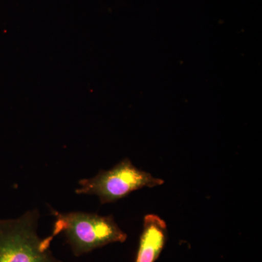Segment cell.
Returning a JSON list of instances; mask_svg holds the SVG:
<instances>
[{"label":"cell","instance_id":"cell-1","mask_svg":"<svg viewBox=\"0 0 262 262\" xmlns=\"http://www.w3.org/2000/svg\"><path fill=\"white\" fill-rule=\"evenodd\" d=\"M56 222L51 235L63 233L77 257L113 243H124L127 234L120 228L113 215L102 216L85 212L53 211Z\"/></svg>","mask_w":262,"mask_h":262},{"label":"cell","instance_id":"cell-2","mask_svg":"<svg viewBox=\"0 0 262 262\" xmlns=\"http://www.w3.org/2000/svg\"><path fill=\"white\" fill-rule=\"evenodd\" d=\"M39 212H26L16 219H0V262H62L51 250L54 237L38 234Z\"/></svg>","mask_w":262,"mask_h":262},{"label":"cell","instance_id":"cell-4","mask_svg":"<svg viewBox=\"0 0 262 262\" xmlns=\"http://www.w3.org/2000/svg\"><path fill=\"white\" fill-rule=\"evenodd\" d=\"M166 239L165 221L155 214L145 215L135 262H155L163 251Z\"/></svg>","mask_w":262,"mask_h":262},{"label":"cell","instance_id":"cell-3","mask_svg":"<svg viewBox=\"0 0 262 262\" xmlns=\"http://www.w3.org/2000/svg\"><path fill=\"white\" fill-rule=\"evenodd\" d=\"M163 184V179L136 168L128 158H125L110 170H101L92 178L81 179L75 193L96 195L103 205L115 203L142 188Z\"/></svg>","mask_w":262,"mask_h":262}]
</instances>
